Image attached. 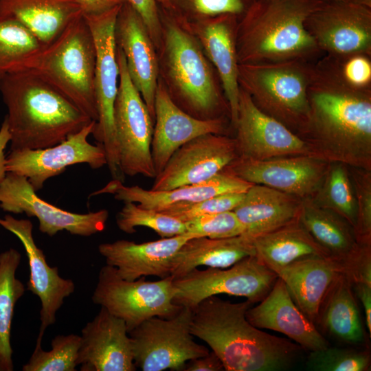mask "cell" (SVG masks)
I'll return each instance as SVG.
<instances>
[{
    "instance_id": "cell-1",
    "label": "cell",
    "mask_w": 371,
    "mask_h": 371,
    "mask_svg": "<svg viewBox=\"0 0 371 371\" xmlns=\"http://www.w3.org/2000/svg\"><path fill=\"white\" fill-rule=\"evenodd\" d=\"M309 112L297 133L315 157L371 170V89L355 88L323 55L307 89Z\"/></svg>"
},
{
    "instance_id": "cell-2",
    "label": "cell",
    "mask_w": 371,
    "mask_h": 371,
    "mask_svg": "<svg viewBox=\"0 0 371 371\" xmlns=\"http://www.w3.org/2000/svg\"><path fill=\"white\" fill-rule=\"evenodd\" d=\"M253 303H233L216 295L192 309L190 333L205 341L227 371H282L291 369L303 349L286 339L254 326L246 318Z\"/></svg>"
},
{
    "instance_id": "cell-3",
    "label": "cell",
    "mask_w": 371,
    "mask_h": 371,
    "mask_svg": "<svg viewBox=\"0 0 371 371\" xmlns=\"http://www.w3.org/2000/svg\"><path fill=\"white\" fill-rule=\"evenodd\" d=\"M10 150L54 146L92 120L35 73L16 69L0 78Z\"/></svg>"
},
{
    "instance_id": "cell-4",
    "label": "cell",
    "mask_w": 371,
    "mask_h": 371,
    "mask_svg": "<svg viewBox=\"0 0 371 371\" xmlns=\"http://www.w3.org/2000/svg\"><path fill=\"white\" fill-rule=\"evenodd\" d=\"M162 33L159 78L172 101L199 120L227 117L230 110L218 74L196 38L159 6Z\"/></svg>"
},
{
    "instance_id": "cell-5",
    "label": "cell",
    "mask_w": 371,
    "mask_h": 371,
    "mask_svg": "<svg viewBox=\"0 0 371 371\" xmlns=\"http://www.w3.org/2000/svg\"><path fill=\"white\" fill-rule=\"evenodd\" d=\"M324 0H256L239 19V64L316 61L324 54L304 27Z\"/></svg>"
},
{
    "instance_id": "cell-6",
    "label": "cell",
    "mask_w": 371,
    "mask_h": 371,
    "mask_svg": "<svg viewBox=\"0 0 371 371\" xmlns=\"http://www.w3.org/2000/svg\"><path fill=\"white\" fill-rule=\"evenodd\" d=\"M95 64L93 36L81 12L52 42L42 45L10 71L26 69L35 73L96 122Z\"/></svg>"
},
{
    "instance_id": "cell-7",
    "label": "cell",
    "mask_w": 371,
    "mask_h": 371,
    "mask_svg": "<svg viewBox=\"0 0 371 371\" xmlns=\"http://www.w3.org/2000/svg\"><path fill=\"white\" fill-rule=\"evenodd\" d=\"M315 62L239 64V87L260 111L297 135L308 116L307 89Z\"/></svg>"
},
{
    "instance_id": "cell-8",
    "label": "cell",
    "mask_w": 371,
    "mask_h": 371,
    "mask_svg": "<svg viewBox=\"0 0 371 371\" xmlns=\"http://www.w3.org/2000/svg\"><path fill=\"white\" fill-rule=\"evenodd\" d=\"M120 6L100 14L83 16L91 32L95 49L94 94L98 119L92 135L105 150L106 165L113 179L124 181L114 121L120 77L115 26Z\"/></svg>"
},
{
    "instance_id": "cell-9",
    "label": "cell",
    "mask_w": 371,
    "mask_h": 371,
    "mask_svg": "<svg viewBox=\"0 0 371 371\" xmlns=\"http://www.w3.org/2000/svg\"><path fill=\"white\" fill-rule=\"evenodd\" d=\"M173 277L146 281L122 279L115 267L104 265L99 272L92 300L110 313L122 319L128 332L153 317L170 318L182 306L173 302Z\"/></svg>"
},
{
    "instance_id": "cell-10",
    "label": "cell",
    "mask_w": 371,
    "mask_h": 371,
    "mask_svg": "<svg viewBox=\"0 0 371 371\" xmlns=\"http://www.w3.org/2000/svg\"><path fill=\"white\" fill-rule=\"evenodd\" d=\"M192 314L191 308L182 306L172 317H153L128 332L136 368L182 370L188 361L207 355L209 349L190 333Z\"/></svg>"
},
{
    "instance_id": "cell-11",
    "label": "cell",
    "mask_w": 371,
    "mask_h": 371,
    "mask_svg": "<svg viewBox=\"0 0 371 371\" xmlns=\"http://www.w3.org/2000/svg\"><path fill=\"white\" fill-rule=\"evenodd\" d=\"M278 278L256 256L245 258L227 268H196L173 278V302L192 309L208 297L227 294L244 297L254 304L267 295Z\"/></svg>"
},
{
    "instance_id": "cell-12",
    "label": "cell",
    "mask_w": 371,
    "mask_h": 371,
    "mask_svg": "<svg viewBox=\"0 0 371 371\" xmlns=\"http://www.w3.org/2000/svg\"><path fill=\"white\" fill-rule=\"evenodd\" d=\"M120 68L114 121L120 167L123 175H157L151 156L154 119L133 83L123 52L117 47Z\"/></svg>"
},
{
    "instance_id": "cell-13",
    "label": "cell",
    "mask_w": 371,
    "mask_h": 371,
    "mask_svg": "<svg viewBox=\"0 0 371 371\" xmlns=\"http://www.w3.org/2000/svg\"><path fill=\"white\" fill-rule=\"evenodd\" d=\"M304 27L324 55H371V0H324Z\"/></svg>"
},
{
    "instance_id": "cell-14",
    "label": "cell",
    "mask_w": 371,
    "mask_h": 371,
    "mask_svg": "<svg viewBox=\"0 0 371 371\" xmlns=\"http://www.w3.org/2000/svg\"><path fill=\"white\" fill-rule=\"evenodd\" d=\"M0 208L6 212L36 217L39 231L51 237L62 231L91 236L104 229L109 218V212L104 209L79 214L50 204L36 194L26 177L12 172H8L0 183Z\"/></svg>"
},
{
    "instance_id": "cell-15",
    "label": "cell",
    "mask_w": 371,
    "mask_h": 371,
    "mask_svg": "<svg viewBox=\"0 0 371 371\" xmlns=\"http://www.w3.org/2000/svg\"><path fill=\"white\" fill-rule=\"evenodd\" d=\"M95 124L92 121L52 146L10 150L6 157L7 172L26 177L38 192L46 181L63 173L68 166L87 164L92 169L103 167L106 165L104 148L88 141Z\"/></svg>"
},
{
    "instance_id": "cell-16",
    "label": "cell",
    "mask_w": 371,
    "mask_h": 371,
    "mask_svg": "<svg viewBox=\"0 0 371 371\" xmlns=\"http://www.w3.org/2000/svg\"><path fill=\"white\" fill-rule=\"evenodd\" d=\"M234 131L238 157L258 160L286 156L315 157L302 139L260 111L240 87Z\"/></svg>"
},
{
    "instance_id": "cell-17",
    "label": "cell",
    "mask_w": 371,
    "mask_h": 371,
    "mask_svg": "<svg viewBox=\"0 0 371 371\" xmlns=\"http://www.w3.org/2000/svg\"><path fill=\"white\" fill-rule=\"evenodd\" d=\"M238 157L234 137L208 133L178 148L156 175L153 190H168L206 181Z\"/></svg>"
},
{
    "instance_id": "cell-18",
    "label": "cell",
    "mask_w": 371,
    "mask_h": 371,
    "mask_svg": "<svg viewBox=\"0 0 371 371\" xmlns=\"http://www.w3.org/2000/svg\"><path fill=\"white\" fill-rule=\"evenodd\" d=\"M329 162L308 156H286L268 159L237 157L226 168L239 178L296 196L311 198L319 186Z\"/></svg>"
},
{
    "instance_id": "cell-19",
    "label": "cell",
    "mask_w": 371,
    "mask_h": 371,
    "mask_svg": "<svg viewBox=\"0 0 371 371\" xmlns=\"http://www.w3.org/2000/svg\"><path fill=\"white\" fill-rule=\"evenodd\" d=\"M0 225L16 236L22 243L30 269L27 289L36 295L41 302L39 333L36 345H41L46 329L56 322V315L75 291L70 279L62 278L56 267H50L42 249L33 237V225L28 219H18L10 214L0 218Z\"/></svg>"
},
{
    "instance_id": "cell-20",
    "label": "cell",
    "mask_w": 371,
    "mask_h": 371,
    "mask_svg": "<svg viewBox=\"0 0 371 371\" xmlns=\"http://www.w3.org/2000/svg\"><path fill=\"white\" fill-rule=\"evenodd\" d=\"M230 120H199L180 109L158 78L155 98V122L151 156L156 174L165 167L174 153L188 142L205 134L228 135Z\"/></svg>"
},
{
    "instance_id": "cell-21",
    "label": "cell",
    "mask_w": 371,
    "mask_h": 371,
    "mask_svg": "<svg viewBox=\"0 0 371 371\" xmlns=\"http://www.w3.org/2000/svg\"><path fill=\"white\" fill-rule=\"evenodd\" d=\"M238 21V16L230 14L194 22L178 21L196 38L216 69L229 104L230 124L233 130L237 120L240 92L236 48Z\"/></svg>"
},
{
    "instance_id": "cell-22",
    "label": "cell",
    "mask_w": 371,
    "mask_h": 371,
    "mask_svg": "<svg viewBox=\"0 0 371 371\" xmlns=\"http://www.w3.org/2000/svg\"><path fill=\"white\" fill-rule=\"evenodd\" d=\"M115 37L117 47L124 56L129 76L155 121L158 55L142 19L126 2L121 5L116 18Z\"/></svg>"
},
{
    "instance_id": "cell-23",
    "label": "cell",
    "mask_w": 371,
    "mask_h": 371,
    "mask_svg": "<svg viewBox=\"0 0 371 371\" xmlns=\"http://www.w3.org/2000/svg\"><path fill=\"white\" fill-rule=\"evenodd\" d=\"M77 365L81 371H135L125 322L101 307L81 330Z\"/></svg>"
},
{
    "instance_id": "cell-24",
    "label": "cell",
    "mask_w": 371,
    "mask_h": 371,
    "mask_svg": "<svg viewBox=\"0 0 371 371\" xmlns=\"http://www.w3.org/2000/svg\"><path fill=\"white\" fill-rule=\"evenodd\" d=\"M251 185L225 167L206 181L162 191L146 190L138 186H127L118 179H113L90 196L109 194L124 203H135L142 207L162 211L173 205L196 203L221 194L245 192Z\"/></svg>"
},
{
    "instance_id": "cell-25",
    "label": "cell",
    "mask_w": 371,
    "mask_h": 371,
    "mask_svg": "<svg viewBox=\"0 0 371 371\" xmlns=\"http://www.w3.org/2000/svg\"><path fill=\"white\" fill-rule=\"evenodd\" d=\"M194 237L186 233L142 243L117 240L99 245L98 251L122 279L135 280L150 276L164 278L170 275L179 248Z\"/></svg>"
},
{
    "instance_id": "cell-26",
    "label": "cell",
    "mask_w": 371,
    "mask_h": 371,
    "mask_svg": "<svg viewBox=\"0 0 371 371\" xmlns=\"http://www.w3.org/2000/svg\"><path fill=\"white\" fill-rule=\"evenodd\" d=\"M259 302L246 312L247 319L254 326L281 333L309 352L329 346L314 323L295 303L280 278Z\"/></svg>"
},
{
    "instance_id": "cell-27",
    "label": "cell",
    "mask_w": 371,
    "mask_h": 371,
    "mask_svg": "<svg viewBox=\"0 0 371 371\" xmlns=\"http://www.w3.org/2000/svg\"><path fill=\"white\" fill-rule=\"evenodd\" d=\"M302 199L278 190L253 184L233 212L253 239L282 227L299 218Z\"/></svg>"
},
{
    "instance_id": "cell-28",
    "label": "cell",
    "mask_w": 371,
    "mask_h": 371,
    "mask_svg": "<svg viewBox=\"0 0 371 371\" xmlns=\"http://www.w3.org/2000/svg\"><path fill=\"white\" fill-rule=\"evenodd\" d=\"M298 218L314 240L348 273L363 245L352 225L334 212L317 205L311 198L302 199Z\"/></svg>"
},
{
    "instance_id": "cell-29",
    "label": "cell",
    "mask_w": 371,
    "mask_h": 371,
    "mask_svg": "<svg viewBox=\"0 0 371 371\" xmlns=\"http://www.w3.org/2000/svg\"><path fill=\"white\" fill-rule=\"evenodd\" d=\"M286 285L297 306L313 323L320 307L337 277L346 271L330 258H311L296 262L274 271Z\"/></svg>"
},
{
    "instance_id": "cell-30",
    "label": "cell",
    "mask_w": 371,
    "mask_h": 371,
    "mask_svg": "<svg viewBox=\"0 0 371 371\" xmlns=\"http://www.w3.org/2000/svg\"><path fill=\"white\" fill-rule=\"evenodd\" d=\"M251 256H256L252 239L243 234L225 238L194 237L177 252L170 276L178 278L200 266L227 268Z\"/></svg>"
},
{
    "instance_id": "cell-31",
    "label": "cell",
    "mask_w": 371,
    "mask_h": 371,
    "mask_svg": "<svg viewBox=\"0 0 371 371\" xmlns=\"http://www.w3.org/2000/svg\"><path fill=\"white\" fill-rule=\"evenodd\" d=\"M81 12L74 0H0V15L21 24L42 45L52 42Z\"/></svg>"
},
{
    "instance_id": "cell-32",
    "label": "cell",
    "mask_w": 371,
    "mask_h": 371,
    "mask_svg": "<svg viewBox=\"0 0 371 371\" xmlns=\"http://www.w3.org/2000/svg\"><path fill=\"white\" fill-rule=\"evenodd\" d=\"M252 241L256 256L273 271L306 259L330 258L299 218Z\"/></svg>"
},
{
    "instance_id": "cell-33",
    "label": "cell",
    "mask_w": 371,
    "mask_h": 371,
    "mask_svg": "<svg viewBox=\"0 0 371 371\" xmlns=\"http://www.w3.org/2000/svg\"><path fill=\"white\" fill-rule=\"evenodd\" d=\"M338 341L350 345L366 341L360 313L348 276L341 273L330 288L317 319Z\"/></svg>"
},
{
    "instance_id": "cell-34",
    "label": "cell",
    "mask_w": 371,
    "mask_h": 371,
    "mask_svg": "<svg viewBox=\"0 0 371 371\" xmlns=\"http://www.w3.org/2000/svg\"><path fill=\"white\" fill-rule=\"evenodd\" d=\"M21 254L10 248L0 254V371H13V350L10 343L14 308L25 288L16 277Z\"/></svg>"
},
{
    "instance_id": "cell-35",
    "label": "cell",
    "mask_w": 371,
    "mask_h": 371,
    "mask_svg": "<svg viewBox=\"0 0 371 371\" xmlns=\"http://www.w3.org/2000/svg\"><path fill=\"white\" fill-rule=\"evenodd\" d=\"M311 199L317 205L339 214L355 228L357 205L349 166L329 162L319 186Z\"/></svg>"
},
{
    "instance_id": "cell-36",
    "label": "cell",
    "mask_w": 371,
    "mask_h": 371,
    "mask_svg": "<svg viewBox=\"0 0 371 371\" xmlns=\"http://www.w3.org/2000/svg\"><path fill=\"white\" fill-rule=\"evenodd\" d=\"M117 227L123 232L133 234L137 227H146L161 238L186 233L185 223L160 211L145 208L135 203H124L116 215Z\"/></svg>"
},
{
    "instance_id": "cell-37",
    "label": "cell",
    "mask_w": 371,
    "mask_h": 371,
    "mask_svg": "<svg viewBox=\"0 0 371 371\" xmlns=\"http://www.w3.org/2000/svg\"><path fill=\"white\" fill-rule=\"evenodd\" d=\"M80 336L76 334L56 335L51 341L52 349L45 351L35 345L23 371H76Z\"/></svg>"
},
{
    "instance_id": "cell-38",
    "label": "cell",
    "mask_w": 371,
    "mask_h": 371,
    "mask_svg": "<svg viewBox=\"0 0 371 371\" xmlns=\"http://www.w3.org/2000/svg\"><path fill=\"white\" fill-rule=\"evenodd\" d=\"M42 45L21 24L0 15V78Z\"/></svg>"
},
{
    "instance_id": "cell-39",
    "label": "cell",
    "mask_w": 371,
    "mask_h": 371,
    "mask_svg": "<svg viewBox=\"0 0 371 371\" xmlns=\"http://www.w3.org/2000/svg\"><path fill=\"white\" fill-rule=\"evenodd\" d=\"M256 0H170L168 10L179 21L194 22L230 14L240 19Z\"/></svg>"
},
{
    "instance_id": "cell-40",
    "label": "cell",
    "mask_w": 371,
    "mask_h": 371,
    "mask_svg": "<svg viewBox=\"0 0 371 371\" xmlns=\"http://www.w3.org/2000/svg\"><path fill=\"white\" fill-rule=\"evenodd\" d=\"M307 369L314 371H368L370 355L368 350L330 347L310 352Z\"/></svg>"
},
{
    "instance_id": "cell-41",
    "label": "cell",
    "mask_w": 371,
    "mask_h": 371,
    "mask_svg": "<svg viewBox=\"0 0 371 371\" xmlns=\"http://www.w3.org/2000/svg\"><path fill=\"white\" fill-rule=\"evenodd\" d=\"M244 195L245 192L225 193L196 203L173 205L160 212L184 223L205 215L233 211Z\"/></svg>"
},
{
    "instance_id": "cell-42",
    "label": "cell",
    "mask_w": 371,
    "mask_h": 371,
    "mask_svg": "<svg viewBox=\"0 0 371 371\" xmlns=\"http://www.w3.org/2000/svg\"><path fill=\"white\" fill-rule=\"evenodd\" d=\"M184 223L186 233L195 237L225 238L244 232L243 226L233 211L205 215Z\"/></svg>"
},
{
    "instance_id": "cell-43",
    "label": "cell",
    "mask_w": 371,
    "mask_h": 371,
    "mask_svg": "<svg viewBox=\"0 0 371 371\" xmlns=\"http://www.w3.org/2000/svg\"><path fill=\"white\" fill-rule=\"evenodd\" d=\"M357 205L355 228L359 242H371V170L349 166Z\"/></svg>"
},
{
    "instance_id": "cell-44",
    "label": "cell",
    "mask_w": 371,
    "mask_h": 371,
    "mask_svg": "<svg viewBox=\"0 0 371 371\" xmlns=\"http://www.w3.org/2000/svg\"><path fill=\"white\" fill-rule=\"evenodd\" d=\"M330 57L349 85L358 89H371V55L360 53Z\"/></svg>"
},
{
    "instance_id": "cell-45",
    "label": "cell",
    "mask_w": 371,
    "mask_h": 371,
    "mask_svg": "<svg viewBox=\"0 0 371 371\" xmlns=\"http://www.w3.org/2000/svg\"><path fill=\"white\" fill-rule=\"evenodd\" d=\"M141 16L156 49L159 47L162 27L157 0H124Z\"/></svg>"
},
{
    "instance_id": "cell-46",
    "label": "cell",
    "mask_w": 371,
    "mask_h": 371,
    "mask_svg": "<svg viewBox=\"0 0 371 371\" xmlns=\"http://www.w3.org/2000/svg\"><path fill=\"white\" fill-rule=\"evenodd\" d=\"M182 370L184 371H221L224 366L218 357L213 352L207 355L188 361Z\"/></svg>"
},
{
    "instance_id": "cell-47",
    "label": "cell",
    "mask_w": 371,
    "mask_h": 371,
    "mask_svg": "<svg viewBox=\"0 0 371 371\" xmlns=\"http://www.w3.org/2000/svg\"><path fill=\"white\" fill-rule=\"evenodd\" d=\"M80 5L83 14H100L120 6L124 0H74Z\"/></svg>"
},
{
    "instance_id": "cell-48",
    "label": "cell",
    "mask_w": 371,
    "mask_h": 371,
    "mask_svg": "<svg viewBox=\"0 0 371 371\" xmlns=\"http://www.w3.org/2000/svg\"><path fill=\"white\" fill-rule=\"evenodd\" d=\"M355 291L361 302L364 313L365 322L369 336L371 335V284L364 282L352 283Z\"/></svg>"
},
{
    "instance_id": "cell-49",
    "label": "cell",
    "mask_w": 371,
    "mask_h": 371,
    "mask_svg": "<svg viewBox=\"0 0 371 371\" xmlns=\"http://www.w3.org/2000/svg\"><path fill=\"white\" fill-rule=\"evenodd\" d=\"M10 142V133L6 119L4 117L0 127V183L5 179L8 172L5 150Z\"/></svg>"
},
{
    "instance_id": "cell-50",
    "label": "cell",
    "mask_w": 371,
    "mask_h": 371,
    "mask_svg": "<svg viewBox=\"0 0 371 371\" xmlns=\"http://www.w3.org/2000/svg\"><path fill=\"white\" fill-rule=\"evenodd\" d=\"M157 1L159 7L166 9L170 5V0H157Z\"/></svg>"
}]
</instances>
